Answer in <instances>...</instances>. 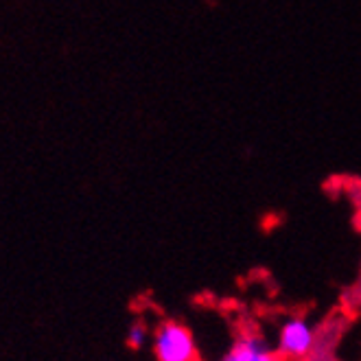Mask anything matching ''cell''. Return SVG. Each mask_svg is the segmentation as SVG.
I'll return each instance as SVG.
<instances>
[{"mask_svg": "<svg viewBox=\"0 0 361 361\" xmlns=\"http://www.w3.org/2000/svg\"><path fill=\"white\" fill-rule=\"evenodd\" d=\"M317 333L313 324L302 315H291L279 326V339H276V350L287 359H307L315 350Z\"/></svg>", "mask_w": 361, "mask_h": 361, "instance_id": "2", "label": "cell"}, {"mask_svg": "<svg viewBox=\"0 0 361 361\" xmlns=\"http://www.w3.org/2000/svg\"><path fill=\"white\" fill-rule=\"evenodd\" d=\"M152 350L156 361H197L195 337L184 324L166 320L152 333Z\"/></svg>", "mask_w": 361, "mask_h": 361, "instance_id": "1", "label": "cell"}, {"mask_svg": "<svg viewBox=\"0 0 361 361\" xmlns=\"http://www.w3.org/2000/svg\"><path fill=\"white\" fill-rule=\"evenodd\" d=\"M125 342H127V346H130L132 350H140V348H145L147 344L152 342V333H149V329H147V324L134 322L130 329H127Z\"/></svg>", "mask_w": 361, "mask_h": 361, "instance_id": "4", "label": "cell"}, {"mask_svg": "<svg viewBox=\"0 0 361 361\" xmlns=\"http://www.w3.org/2000/svg\"><path fill=\"white\" fill-rule=\"evenodd\" d=\"M219 361H281V355L259 333L241 335Z\"/></svg>", "mask_w": 361, "mask_h": 361, "instance_id": "3", "label": "cell"}]
</instances>
